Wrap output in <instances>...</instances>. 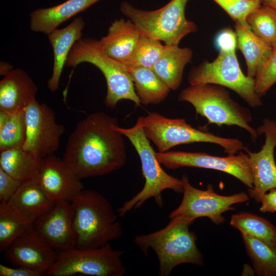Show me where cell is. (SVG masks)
I'll return each instance as SVG.
<instances>
[{"mask_svg":"<svg viewBox=\"0 0 276 276\" xmlns=\"http://www.w3.org/2000/svg\"><path fill=\"white\" fill-rule=\"evenodd\" d=\"M56 202L38 182H33L21 184L7 203L37 218L51 210Z\"/></svg>","mask_w":276,"mask_h":276,"instance_id":"25","label":"cell"},{"mask_svg":"<svg viewBox=\"0 0 276 276\" xmlns=\"http://www.w3.org/2000/svg\"><path fill=\"white\" fill-rule=\"evenodd\" d=\"M36 219L7 203H1L0 251L4 252L16 238L33 227Z\"/></svg>","mask_w":276,"mask_h":276,"instance_id":"27","label":"cell"},{"mask_svg":"<svg viewBox=\"0 0 276 276\" xmlns=\"http://www.w3.org/2000/svg\"><path fill=\"white\" fill-rule=\"evenodd\" d=\"M179 101L194 107L196 114L205 118L208 124L218 126L235 125L246 130L255 142L259 135L250 126V110L234 101L225 87L214 84H200L186 87L179 94Z\"/></svg>","mask_w":276,"mask_h":276,"instance_id":"5","label":"cell"},{"mask_svg":"<svg viewBox=\"0 0 276 276\" xmlns=\"http://www.w3.org/2000/svg\"><path fill=\"white\" fill-rule=\"evenodd\" d=\"M262 4L276 10V0H262Z\"/></svg>","mask_w":276,"mask_h":276,"instance_id":"40","label":"cell"},{"mask_svg":"<svg viewBox=\"0 0 276 276\" xmlns=\"http://www.w3.org/2000/svg\"><path fill=\"white\" fill-rule=\"evenodd\" d=\"M0 276H42V275L25 267H10L0 264Z\"/></svg>","mask_w":276,"mask_h":276,"instance_id":"37","label":"cell"},{"mask_svg":"<svg viewBox=\"0 0 276 276\" xmlns=\"http://www.w3.org/2000/svg\"><path fill=\"white\" fill-rule=\"evenodd\" d=\"M276 121V120H275Z\"/></svg>","mask_w":276,"mask_h":276,"instance_id":"41","label":"cell"},{"mask_svg":"<svg viewBox=\"0 0 276 276\" xmlns=\"http://www.w3.org/2000/svg\"><path fill=\"white\" fill-rule=\"evenodd\" d=\"M189 0H171L153 11L137 9L127 2L121 3V12L136 26L141 36L178 45L187 35L197 31L196 25L188 20L185 8Z\"/></svg>","mask_w":276,"mask_h":276,"instance_id":"8","label":"cell"},{"mask_svg":"<svg viewBox=\"0 0 276 276\" xmlns=\"http://www.w3.org/2000/svg\"><path fill=\"white\" fill-rule=\"evenodd\" d=\"M192 57L189 48L165 44L152 69L171 90H176L182 82L185 67Z\"/></svg>","mask_w":276,"mask_h":276,"instance_id":"23","label":"cell"},{"mask_svg":"<svg viewBox=\"0 0 276 276\" xmlns=\"http://www.w3.org/2000/svg\"><path fill=\"white\" fill-rule=\"evenodd\" d=\"M164 47L159 40L141 36L131 55L123 64L127 68H152Z\"/></svg>","mask_w":276,"mask_h":276,"instance_id":"32","label":"cell"},{"mask_svg":"<svg viewBox=\"0 0 276 276\" xmlns=\"http://www.w3.org/2000/svg\"><path fill=\"white\" fill-rule=\"evenodd\" d=\"M127 70L142 104H157L167 97L171 89L152 68L134 67Z\"/></svg>","mask_w":276,"mask_h":276,"instance_id":"26","label":"cell"},{"mask_svg":"<svg viewBox=\"0 0 276 276\" xmlns=\"http://www.w3.org/2000/svg\"><path fill=\"white\" fill-rule=\"evenodd\" d=\"M37 87L23 70L13 69L0 82V109L9 113L25 108L35 100Z\"/></svg>","mask_w":276,"mask_h":276,"instance_id":"18","label":"cell"},{"mask_svg":"<svg viewBox=\"0 0 276 276\" xmlns=\"http://www.w3.org/2000/svg\"><path fill=\"white\" fill-rule=\"evenodd\" d=\"M234 20L245 22L248 15L262 5L261 0H213Z\"/></svg>","mask_w":276,"mask_h":276,"instance_id":"33","label":"cell"},{"mask_svg":"<svg viewBox=\"0 0 276 276\" xmlns=\"http://www.w3.org/2000/svg\"><path fill=\"white\" fill-rule=\"evenodd\" d=\"M246 21L262 40L271 47L276 45V10L262 5L248 15Z\"/></svg>","mask_w":276,"mask_h":276,"instance_id":"30","label":"cell"},{"mask_svg":"<svg viewBox=\"0 0 276 276\" xmlns=\"http://www.w3.org/2000/svg\"><path fill=\"white\" fill-rule=\"evenodd\" d=\"M5 258L14 266H23L42 275L55 263L58 251L48 244L31 228L16 238L4 251Z\"/></svg>","mask_w":276,"mask_h":276,"instance_id":"16","label":"cell"},{"mask_svg":"<svg viewBox=\"0 0 276 276\" xmlns=\"http://www.w3.org/2000/svg\"><path fill=\"white\" fill-rule=\"evenodd\" d=\"M141 36L131 20L121 18L111 22L99 43L108 56L123 64L131 55Z\"/></svg>","mask_w":276,"mask_h":276,"instance_id":"20","label":"cell"},{"mask_svg":"<svg viewBox=\"0 0 276 276\" xmlns=\"http://www.w3.org/2000/svg\"><path fill=\"white\" fill-rule=\"evenodd\" d=\"M76 247L98 248L119 239L121 223L108 200L97 191L82 190L71 201Z\"/></svg>","mask_w":276,"mask_h":276,"instance_id":"3","label":"cell"},{"mask_svg":"<svg viewBox=\"0 0 276 276\" xmlns=\"http://www.w3.org/2000/svg\"><path fill=\"white\" fill-rule=\"evenodd\" d=\"M188 80L191 85L214 84L228 88L237 94L249 106L262 105L261 97L255 90V79L243 74L236 52H219L213 61L205 60L193 67Z\"/></svg>","mask_w":276,"mask_h":276,"instance_id":"10","label":"cell"},{"mask_svg":"<svg viewBox=\"0 0 276 276\" xmlns=\"http://www.w3.org/2000/svg\"><path fill=\"white\" fill-rule=\"evenodd\" d=\"M124 253L113 249L109 243L98 248L75 247L59 251L46 275L123 276L126 271L121 260Z\"/></svg>","mask_w":276,"mask_h":276,"instance_id":"9","label":"cell"},{"mask_svg":"<svg viewBox=\"0 0 276 276\" xmlns=\"http://www.w3.org/2000/svg\"><path fill=\"white\" fill-rule=\"evenodd\" d=\"M241 235L255 273L259 276H276V252L254 237Z\"/></svg>","mask_w":276,"mask_h":276,"instance_id":"29","label":"cell"},{"mask_svg":"<svg viewBox=\"0 0 276 276\" xmlns=\"http://www.w3.org/2000/svg\"><path fill=\"white\" fill-rule=\"evenodd\" d=\"M85 22L81 16L73 19L65 28L56 29L48 34L54 54L53 72L47 82L49 89L56 91L68 55L75 43L82 37Z\"/></svg>","mask_w":276,"mask_h":276,"instance_id":"19","label":"cell"},{"mask_svg":"<svg viewBox=\"0 0 276 276\" xmlns=\"http://www.w3.org/2000/svg\"><path fill=\"white\" fill-rule=\"evenodd\" d=\"M194 221L185 216L175 217L162 229L134 237V243L145 255L150 249L155 252L160 276L170 275L181 264L203 265V255L196 244V235L189 229Z\"/></svg>","mask_w":276,"mask_h":276,"instance_id":"2","label":"cell"},{"mask_svg":"<svg viewBox=\"0 0 276 276\" xmlns=\"http://www.w3.org/2000/svg\"><path fill=\"white\" fill-rule=\"evenodd\" d=\"M215 43L219 52L225 53L235 52L237 45L235 31L229 27L224 29L217 36Z\"/></svg>","mask_w":276,"mask_h":276,"instance_id":"36","label":"cell"},{"mask_svg":"<svg viewBox=\"0 0 276 276\" xmlns=\"http://www.w3.org/2000/svg\"><path fill=\"white\" fill-rule=\"evenodd\" d=\"M237 48L243 54L247 65V76L254 78L266 62L272 48L251 30L246 21L235 22Z\"/></svg>","mask_w":276,"mask_h":276,"instance_id":"22","label":"cell"},{"mask_svg":"<svg viewBox=\"0 0 276 276\" xmlns=\"http://www.w3.org/2000/svg\"><path fill=\"white\" fill-rule=\"evenodd\" d=\"M269 57L255 78L256 93L262 97L276 83V45Z\"/></svg>","mask_w":276,"mask_h":276,"instance_id":"34","label":"cell"},{"mask_svg":"<svg viewBox=\"0 0 276 276\" xmlns=\"http://www.w3.org/2000/svg\"><path fill=\"white\" fill-rule=\"evenodd\" d=\"M99 1L67 0L53 7L37 9L30 14V29L33 32L48 35L62 23Z\"/></svg>","mask_w":276,"mask_h":276,"instance_id":"21","label":"cell"},{"mask_svg":"<svg viewBox=\"0 0 276 276\" xmlns=\"http://www.w3.org/2000/svg\"><path fill=\"white\" fill-rule=\"evenodd\" d=\"M26 134L22 148L43 158L60 147L64 126L57 122L54 111L36 99L25 108Z\"/></svg>","mask_w":276,"mask_h":276,"instance_id":"13","label":"cell"},{"mask_svg":"<svg viewBox=\"0 0 276 276\" xmlns=\"http://www.w3.org/2000/svg\"><path fill=\"white\" fill-rule=\"evenodd\" d=\"M81 178L62 158L54 154L42 159L38 183L56 201H71L82 190Z\"/></svg>","mask_w":276,"mask_h":276,"instance_id":"17","label":"cell"},{"mask_svg":"<svg viewBox=\"0 0 276 276\" xmlns=\"http://www.w3.org/2000/svg\"><path fill=\"white\" fill-rule=\"evenodd\" d=\"M269 191V193H265L260 200L262 204L260 211L262 213L276 212V188Z\"/></svg>","mask_w":276,"mask_h":276,"instance_id":"38","label":"cell"},{"mask_svg":"<svg viewBox=\"0 0 276 276\" xmlns=\"http://www.w3.org/2000/svg\"><path fill=\"white\" fill-rule=\"evenodd\" d=\"M158 162L168 169L181 167L210 169L229 174L249 189L253 188V177L247 154L220 157L205 152L168 151L155 153Z\"/></svg>","mask_w":276,"mask_h":276,"instance_id":"12","label":"cell"},{"mask_svg":"<svg viewBox=\"0 0 276 276\" xmlns=\"http://www.w3.org/2000/svg\"><path fill=\"white\" fill-rule=\"evenodd\" d=\"M118 125L117 118L103 112L77 123L62 159L81 179L106 175L125 165L126 147L124 135L114 128Z\"/></svg>","mask_w":276,"mask_h":276,"instance_id":"1","label":"cell"},{"mask_svg":"<svg viewBox=\"0 0 276 276\" xmlns=\"http://www.w3.org/2000/svg\"><path fill=\"white\" fill-rule=\"evenodd\" d=\"M115 130L126 136L137 152L141 163L142 173L145 179L143 189L129 200L125 201L117 211L119 217H123L132 209L141 207L148 199L153 198L157 205H164L162 193L170 189L176 193H182L183 190L181 179L168 174L157 160L156 152L145 135L143 128L137 120L132 127L125 128L114 126Z\"/></svg>","mask_w":276,"mask_h":276,"instance_id":"4","label":"cell"},{"mask_svg":"<svg viewBox=\"0 0 276 276\" xmlns=\"http://www.w3.org/2000/svg\"><path fill=\"white\" fill-rule=\"evenodd\" d=\"M146 137L164 152L179 145L210 143L221 146L227 155H233L245 149L243 142L236 138L221 137L196 129L184 119H171L156 112H149L137 119Z\"/></svg>","mask_w":276,"mask_h":276,"instance_id":"6","label":"cell"},{"mask_svg":"<svg viewBox=\"0 0 276 276\" xmlns=\"http://www.w3.org/2000/svg\"><path fill=\"white\" fill-rule=\"evenodd\" d=\"M181 179L183 186L182 199L178 207L169 214L170 219L180 216L194 220L199 217H207L219 225L225 221L223 213L234 210L233 205L249 199L248 194L244 192L229 196L219 195L210 183L208 184L205 190L198 189L190 183L185 174Z\"/></svg>","mask_w":276,"mask_h":276,"instance_id":"11","label":"cell"},{"mask_svg":"<svg viewBox=\"0 0 276 276\" xmlns=\"http://www.w3.org/2000/svg\"><path fill=\"white\" fill-rule=\"evenodd\" d=\"M82 62L93 64L103 74L107 84L104 99L107 107L113 108L122 100H130L137 106L141 105L127 68L108 56L99 40L81 38L75 43L67 58L65 66L75 68Z\"/></svg>","mask_w":276,"mask_h":276,"instance_id":"7","label":"cell"},{"mask_svg":"<svg viewBox=\"0 0 276 276\" xmlns=\"http://www.w3.org/2000/svg\"><path fill=\"white\" fill-rule=\"evenodd\" d=\"M257 130L264 134L265 142L261 150L252 152L245 147L252 171L254 187L248 188L250 197L260 202L262 196L269 190L276 188V163L274 152L276 147V121L264 119Z\"/></svg>","mask_w":276,"mask_h":276,"instance_id":"14","label":"cell"},{"mask_svg":"<svg viewBox=\"0 0 276 276\" xmlns=\"http://www.w3.org/2000/svg\"><path fill=\"white\" fill-rule=\"evenodd\" d=\"M43 158L22 148L1 151L0 168L21 184L37 182Z\"/></svg>","mask_w":276,"mask_h":276,"instance_id":"24","label":"cell"},{"mask_svg":"<svg viewBox=\"0 0 276 276\" xmlns=\"http://www.w3.org/2000/svg\"><path fill=\"white\" fill-rule=\"evenodd\" d=\"M21 183L0 168V201L7 203Z\"/></svg>","mask_w":276,"mask_h":276,"instance_id":"35","label":"cell"},{"mask_svg":"<svg viewBox=\"0 0 276 276\" xmlns=\"http://www.w3.org/2000/svg\"><path fill=\"white\" fill-rule=\"evenodd\" d=\"M262 1V0H261Z\"/></svg>","mask_w":276,"mask_h":276,"instance_id":"42","label":"cell"},{"mask_svg":"<svg viewBox=\"0 0 276 276\" xmlns=\"http://www.w3.org/2000/svg\"><path fill=\"white\" fill-rule=\"evenodd\" d=\"M26 134L25 108L10 113L7 121L0 126V151L22 148Z\"/></svg>","mask_w":276,"mask_h":276,"instance_id":"31","label":"cell"},{"mask_svg":"<svg viewBox=\"0 0 276 276\" xmlns=\"http://www.w3.org/2000/svg\"><path fill=\"white\" fill-rule=\"evenodd\" d=\"M33 227L48 244L58 252L76 247L77 236L73 227L70 201H56L51 210L35 219Z\"/></svg>","mask_w":276,"mask_h":276,"instance_id":"15","label":"cell"},{"mask_svg":"<svg viewBox=\"0 0 276 276\" xmlns=\"http://www.w3.org/2000/svg\"><path fill=\"white\" fill-rule=\"evenodd\" d=\"M12 65L6 62L1 61L0 64V74L6 76L13 70Z\"/></svg>","mask_w":276,"mask_h":276,"instance_id":"39","label":"cell"},{"mask_svg":"<svg viewBox=\"0 0 276 276\" xmlns=\"http://www.w3.org/2000/svg\"><path fill=\"white\" fill-rule=\"evenodd\" d=\"M230 224L241 233L264 242L276 252V227L267 220L251 213L240 212L232 216Z\"/></svg>","mask_w":276,"mask_h":276,"instance_id":"28","label":"cell"}]
</instances>
